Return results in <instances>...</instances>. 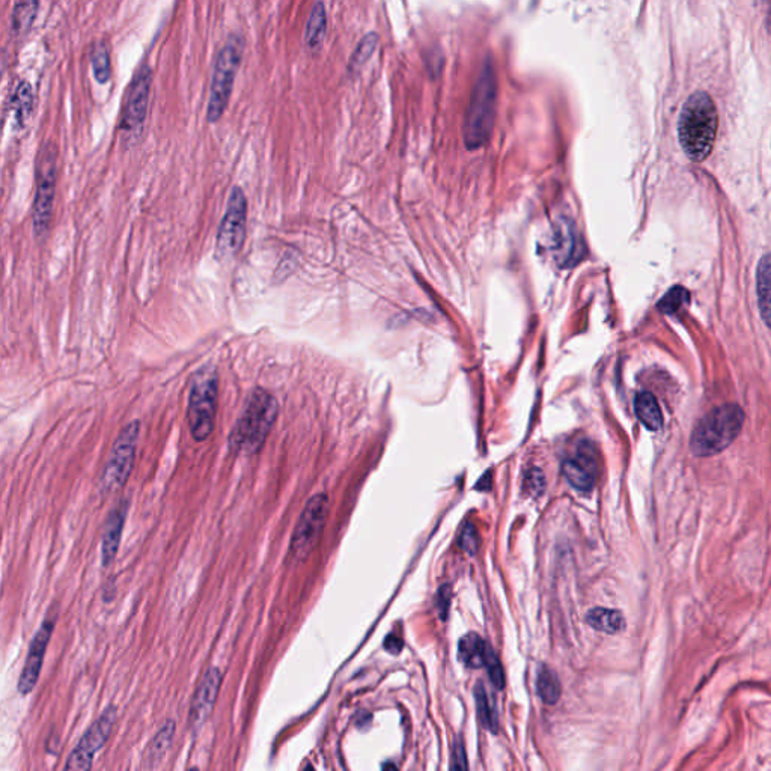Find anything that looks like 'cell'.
Wrapping results in <instances>:
<instances>
[{
	"label": "cell",
	"mask_w": 771,
	"mask_h": 771,
	"mask_svg": "<svg viewBox=\"0 0 771 771\" xmlns=\"http://www.w3.org/2000/svg\"><path fill=\"white\" fill-rule=\"evenodd\" d=\"M53 628H55V619L47 618L41 624L40 630L35 634L34 640H32L28 657H26L25 668H23L19 680V692L22 695H29L37 687L47 647H49L50 639H52Z\"/></svg>",
	"instance_id": "4fadbf2b"
},
{
	"label": "cell",
	"mask_w": 771,
	"mask_h": 771,
	"mask_svg": "<svg viewBox=\"0 0 771 771\" xmlns=\"http://www.w3.org/2000/svg\"><path fill=\"white\" fill-rule=\"evenodd\" d=\"M14 112L20 127H25L26 122L31 118L34 112V91L31 83L22 82L14 94Z\"/></svg>",
	"instance_id": "d4e9b609"
},
{
	"label": "cell",
	"mask_w": 771,
	"mask_h": 771,
	"mask_svg": "<svg viewBox=\"0 0 771 771\" xmlns=\"http://www.w3.org/2000/svg\"><path fill=\"white\" fill-rule=\"evenodd\" d=\"M634 412L637 419L650 431H659L663 427V415L659 401L651 392H640L634 398Z\"/></svg>",
	"instance_id": "ac0fdd59"
},
{
	"label": "cell",
	"mask_w": 771,
	"mask_h": 771,
	"mask_svg": "<svg viewBox=\"0 0 771 771\" xmlns=\"http://www.w3.org/2000/svg\"><path fill=\"white\" fill-rule=\"evenodd\" d=\"M5 68H7V53L4 50H0V80L4 76Z\"/></svg>",
	"instance_id": "836d02e7"
},
{
	"label": "cell",
	"mask_w": 771,
	"mask_h": 771,
	"mask_svg": "<svg viewBox=\"0 0 771 771\" xmlns=\"http://www.w3.org/2000/svg\"><path fill=\"white\" fill-rule=\"evenodd\" d=\"M175 735V723L172 720H168L162 728L159 729L156 735H154L151 743L148 744L147 753H145V762L147 767H156L165 758L168 753L169 747H171L172 741H174Z\"/></svg>",
	"instance_id": "7402d4cb"
},
{
	"label": "cell",
	"mask_w": 771,
	"mask_h": 771,
	"mask_svg": "<svg viewBox=\"0 0 771 771\" xmlns=\"http://www.w3.org/2000/svg\"><path fill=\"white\" fill-rule=\"evenodd\" d=\"M116 717H118V713H116L115 707H109L103 711V714L89 726L88 731L80 738L73 753L68 756L65 770L86 771L92 767L94 756L103 749L104 744L107 743L110 734H112Z\"/></svg>",
	"instance_id": "7c38bea8"
},
{
	"label": "cell",
	"mask_w": 771,
	"mask_h": 771,
	"mask_svg": "<svg viewBox=\"0 0 771 771\" xmlns=\"http://www.w3.org/2000/svg\"><path fill=\"white\" fill-rule=\"evenodd\" d=\"M496 107V76L491 62L481 71L464 124V141L467 148L482 147L491 135Z\"/></svg>",
	"instance_id": "8992f818"
},
{
	"label": "cell",
	"mask_w": 771,
	"mask_h": 771,
	"mask_svg": "<svg viewBox=\"0 0 771 771\" xmlns=\"http://www.w3.org/2000/svg\"><path fill=\"white\" fill-rule=\"evenodd\" d=\"M460 546L470 555H473L478 549V538H476L475 528L472 525L467 526L461 534Z\"/></svg>",
	"instance_id": "1f68e13d"
},
{
	"label": "cell",
	"mask_w": 771,
	"mask_h": 771,
	"mask_svg": "<svg viewBox=\"0 0 771 771\" xmlns=\"http://www.w3.org/2000/svg\"><path fill=\"white\" fill-rule=\"evenodd\" d=\"M59 151L53 142H46L40 150L35 169V199L32 225L35 238L44 240L49 235L55 210L56 183H58Z\"/></svg>",
	"instance_id": "277c9868"
},
{
	"label": "cell",
	"mask_w": 771,
	"mask_h": 771,
	"mask_svg": "<svg viewBox=\"0 0 771 771\" xmlns=\"http://www.w3.org/2000/svg\"><path fill=\"white\" fill-rule=\"evenodd\" d=\"M141 422L132 421L122 428L110 451L109 460L104 466L100 478V490L103 494H115L124 488L135 466L138 451Z\"/></svg>",
	"instance_id": "ba28073f"
},
{
	"label": "cell",
	"mask_w": 771,
	"mask_h": 771,
	"mask_svg": "<svg viewBox=\"0 0 771 771\" xmlns=\"http://www.w3.org/2000/svg\"><path fill=\"white\" fill-rule=\"evenodd\" d=\"M278 401L264 389H255L249 395L229 436V448L237 455H255L260 452L278 418Z\"/></svg>",
	"instance_id": "7a4b0ae2"
},
{
	"label": "cell",
	"mask_w": 771,
	"mask_h": 771,
	"mask_svg": "<svg viewBox=\"0 0 771 771\" xmlns=\"http://www.w3.org/2000/svg\"><path fill=\"white\" fill-rule=\"evenodd\" d=\"M719 115L716 104L707 92L690 95L678 119V139L686 156L702 162L710 156L716 142Z\"/></svg>",
	"instance_id": "6da1fadb"
},
{
	"label": "cell",
	"mask_w": 771,
	"mask_h": 771,
	"mask_svg": "<svg viewBox=\"0 0 771 771\" xmlns=\"http://www.w3.org/2000/svg\"><path fill=\"white\" fill-rule=\"evenodd\" d=\"M690 302V293L684 287H674L659 302V311L666 315L677 314Z\"/></svg>",
	"instance_id": "f1b7e54d"
},
{
	"label": "cell",
	"mask_w": 771,
	"mask_h": 771,
	"mask_svg": "<svg viewBox=\"0 0 771 771\" xmlns=\"http://www.w3.org/2000/svg\"><path fill=\"white\" fill-rule=\"evenodd\" d=\"M128 512V499H122L115 508L110 511L101 537V562L103 567H109L118 555L119 543H121L122 529L125 525V517Z\"/></svg>",
	"instance_id": "2e32d148"
},
{
	"label": "cell",
	"mask_w": 771,
	"mask_h": 771,
	"mask_svg": "<svg viewBox=\"0 0 771 771\" xmlns=\"http://www.w3.org/2000/svg\"><path fill=\"white\" fill-rule=\"evenodd\" d=\"M452 768H467L466 750H464V746L461 743L455 744Z\"/></svg>",
	"instance_id": "d6a6232c"
},
{
	"label": "cell",
	"mask_w": 771,
	"mask_h": 771,
	"mask_svg": "<svg viewBox=\"0 0 771 771\" xmlns=\"http://www.w3.org/2000/svg\"><path fill=\"white\" fill-rule=\"evenodd\" d=\"M217 398H219V377L216 368L205 366L193 374L189 389L190 433L196 442H205L213 433L216 421Z\"/></svg>",
	"instance_id": "5b68a950"
},
{
	"label": "cell",
	"mask_w": 771,
	"mask_h": 771,
	"mask_svg": "<svg viewBox=\"0 0 771 771\" xmlns=\"http://www.w3.org/2000/svg\"><path fill=\"white\" fill-rule=\"evenodd\" d=\"M484 668H487L491 683L496 686V689L502 690L503 686H505V675H503L502 665H500L499 659H497L493 650H490V653H488Z\"/></svg>",
	"instance_id": "4dcf8cb0"
},
{
	"label": "cell",
	"mask_w": 771,
	"mask_h": 771,
	"mask_svg": "<svg viewBox=\"0 0 771 771\" xmlns=\"http://www.w3.org/2000/svg\"><path fill=\"white\" fill-rule=\"evenodd\" d=\"M91 65L92 71H94L95 80H97L100 85H106V83L109 82L112 73H110L109 47H107V44L103 43V41L95 44L94 49H92Z\"/></svg>",
	"instance_id": "484cf974"
},
{
	"label": "cell",
	"mask_w": 771,
	"mask_h": 771,
	"mask_svg": "<svg viewBox=\"0 0 771 771\" xmlns=\"http://www.w3.org/2000/svg\"><path fill=\"white\" fill-rule=\"evenodd\" d=\"M151 85H153V71L144 64L136 71L135 77L128 85L124 104H122L119 130L127 141H135L142 133L145 118H147L148 103H150Z\"/></svg>",
	"instance_id": "30bf717a"
},
{
	"label": "cell",
	"mask_w": 771,
	"mask_h": 771,
	"mask_svg": "<svg viewBox=\"0 0 771 771\" xmlns=\"http://www.w3.org/2000/svg\"><path fill=\"white\" fill-rule=\"evenodd\" d=\"M244 41L240 35H231L217 53L211 77L210 100H208L207 118L211 124L220 121L229 100H231L234 80L243 59Z\"/></svg>",
	"instance_id": "52a82bcc"
},
{
	"label": "cell",
	"mask_w": 771,
	"mask_h": 771,
	"mask_svg": "<svg viewBox=\"0 0 771 771\" xmlns=\"http://www.w3.org/2000/svg\"><path fill=\"white\" fill-rule=\"evenodd\" d=\"M586 621L594 630L603 631L606 634H616L625 628V619L619 610L595 607L586 616Z\"/></svg>",
	"instance_id": "603a6c76"
},
{
	"label": "cell",
	"mask_w": 771,
	"mask_h": 771,
	"mask_svg": "<svg viewBox=\"0 0 771 771\" xmlns=\"http://www.w3.org/2000/svg\"><path fill=\"white\" fill-rule=\"evenodd\" d=\"M770 275V256H768V253H765L761 260H759L758 272H756V293H758L759 314H761L765 326L770 324Z\"/></svg>",
	"instance_id": "ffe728a7"
},
{
	"label": "cell",
	"mask_w": 771,
	"mask_h": 771,
	"mask_svg": "<svg viewBox=\"0 0 771 771\" xmlns=\"http://www.w3.org/2000/svg\"><path fill=\"white\" fill-rule=\"evenodd\" d=\"M220 686H222V674H220L219 669H207V672L202 675L198 687H196L192 704H190L189 722L195 731L202 728L210 714L213 713Z\"/></svg>",
	"instance_id": "9a60e30c"
},
{
	"label": "cell",
	"mask_w": 771,
	"mask_h": 771,
	"mask_svg": "<svg viewBox=\"0 0 771 771\" xmlns=\"http://www.w3.org/2000/svg\"><path fill=\"white\" fill-rule=\"evenodd\" d=\"M523 487H525L526 493L531 494V496H540L546 488V476L540 469L534 467L526 473Z\"/></svg>",
	"instance_id": "f546056e"
},
{
	"label": "cell",
	"mask_w": 771,
	"mask_h": 771,
	"mask_svg": "<svg viewBox=\"0 0 771 771\" xmlns=\"http://www.w3.org/2000/svg\"><path fill=\"white\" fill-rule=\"evenodd\" d=\"M476 708H478L479 720L482 725L491 732H497V714L496 708H494L493 702L490 701V696L485 692L484 687L478 686L475 690Z\"/></svg>",
	"instance_id": "83f0119b"
},
{
	"label": "cell",
	"mask_w": 771,
	"mask_h": 771,
	"mask_svg": "<svg viewBox=\"0 0 771 771\" xmlns=\"http://www.w3.org/2000/svg\"><path fill=\"white\" fill-rule=\"evenodd\" d=\"M490 645L482 639L478 634L470 633L466 634L458 644V657H460L461 663L470 669H479L485 665L488 653H490Z\"/></svg>",
	"instance_id": "e0dca14e"
},
{
	"label": "cell",
	"mask_w": 771,
	"mask_h": 771,
	"mask_svg": "<svg viewBox=\"0 0 771 771\" xmlns=\"http://www.w3.org/2000/svg\"><path fill=\"white\" fill-rule=\"evenodd\" d=\"M743 424L744 412L738 404L716 407L696 425L690 449L696 457L719 454L737 439Z\"/></svg>",
	"instance_id": "3957f363"
},
{
	"label": "cell",
	"mask_w": 771,
	"mask_h": 771,
	"mask_svg": "<svg viewBox=\"0 0 771 771\" xmlns=\"http://www.w3.org/2000/svg\"><path fill=\"white\" fill-rule=\"evenodd\" d=\"M327 32V10L326 5L318 0L312 8L309 16L308 25H306L305 43L311 50L320 49Z\"/></svg>",
	"instance_id": "44dd1931"
},
{
	"label": "cell",
	"mask_w": 771,
	"mask_h": 771,
	"mask_svg": "<svg viewBox=\"0 0 771 771\" xmlns=\"http://www.w3.org/2000/svg\"><path fill=\"white\" fill-rule=\"evenodd\" d=\"M564 475L576 490L589 493L594 488L598 476V460L591 443H580L573 457L565 460Z\"/></svg>",
	"instance_id": "5bb4252c"
},
{
	"label": "cell",
	"mask_w": 771,
	"mask_h": 771,
	"mask_svg": "<svg viewBox=\"0 0 771 771\" xmlns=\"http://www.w3.org/2000/svg\"><path fill=\"white\" fill-rule=\"evenodd\" d=\"M537 693L544 704L553 705L561 698V683L555 672L550 671L547 666H541L537 677Z\"/></svg>",
	"instance_id": "cb8c5ba5"
},
{
	"label": "cell",
	"mask_w": 771,
	"mask_h": 771,
	"mask_svg": "<svg viewBox=\"0 0 771 771\" xmlns=\"http://www.w3.org/2000/svg\"><path fill=\"white\" fill-rule=\"evenodd\" d=\"M246 219V196L240 187H234L217 232L216 256L219 260H231L240 252L246 238Z\"/></svg>",
	"instance_id": "8fae6325"
},
{
	"label": "cell",
	"mask_w": 771,
	"mask_h": 771,
	"mask_svg": "<svg viewBox=\"0 0 771 771\" xmlns=\"http://www.w3.org/2000/svg\"><path fill=\"white\" fill-rule=\"evenodd\" d=\"M330 500L326 493H317L308 500L290 541V558L305 561L317 547L329 516Z\"/></svg>",
	"instance_id": "9c48e42d"
},
{
	"label": "cell",
	"mask_w": 771,
	"mask_h": 771,
	"mask_svg": "<svg viewBox=\"0 0 771 771\" xmlns=\"http://www.w3.org/2000/svg\"><path fill=\"white\" fill-rule=\"evenodd\" d=\"M378 47V35L375 34V32H371V34H366L365 37L360 40V43L357 44L356 50H354L353 56H351L350 59V71L351 73H359L360 70H362L363 67H365L366 62L369 61V59L372 58V55H374L375 50H377Z\"/></svg>",
	"instance_id": "4316f807"
},
{
	"label": "cell",
	"mask_w": 771,
	"mask_h": 771,
	"mask_svg": "<svg viewBox=\"0 0 771 771\" xmlns=\"http://www.w3.org/2000/svg\"><path fill=\"white\" fill-rule=\"evenodd\" d=\"M40 10V0H14L11 31L16 37H26L34 26Z\"/></svg>",
	"instance_id": "d6986e66"
}]
</instances>
